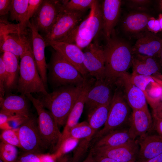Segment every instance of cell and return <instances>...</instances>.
Masks as SVG:
<instances>
[{
	"label": "cell",
	"mask_w": 162,
	"mask_h": 162,
	"mask_svg": "<svg viewBox=\"0 0 162 162\" xmlns=\"http://www.w3.org/2000/svg\"><path fill=\"white\" fill-rule=\"evenodd\" d=\"M159 21L161 31H162V14H160L158 19Z\"/></svg>",
	"instance_id": "f907efd6"
},
{
	"label": "cell",
	"mask_w": 162,
	"mask_h": 162,
	"mask_svg": "<svg viewBox=\"0 0 162 162\" xmlns=\"http://www.w3.org/2000/svg\"><path fill=\"white\" fill-rule=\"evenodd\" d=\"M0 138L1 141L21 148L18 128L3 130Z\"/></svg>",
	"instance_id": "d590c367"
},
{
	"label": "cell",
	"mask_w": 162,
	"mask_h": 162,
	"mask_svg": "<svg viewBox=\"0 0 162 162\" xmlns=\"http://www.w3.org/2000/svg\"><path fill=\"white\" fill-rule=\"evenodd\" d=\"M141 162V161H133V162Z\"/></svg>",
	"instance_id": "6f0895ef"
},
{
	"label": "cell",
	"mask_w": 162,
	"mask_h": 162,
	"mask_svg": "<svg viewBox=\"0 0 162 162\" xmlns=\"http://www.w3.org/2000/svg\"><path fill=\"white\" fill-rule=\"evenodd\" d=\"M139 146L136 140L118 146L92 148L93 154L108 157L120 162L135 161L137 159Z\"/></svg>",
	"instance_id": "4fadbf2b"
},
{
	"label": "cell",
	"mask_w": 162,
	"mask_h": 162,
	"mask_svg": "<svg viewBox=\"0 0 162 162\" xmlns=\"http://www.w3.org/2000/svg\"><path fill=\"white\" fill-rule=\"evenodd\" d=\"M147 162H162V153Z\"/></svg>",
	"instance_id": "681fc988"
},
{
	"label": "cell",
	"mask_w": 162,
	"mask_h": 162,
	"mask_svg": "<svg viewBox=\"0 0 162 162\" xmlns=\"http://www.w3.org/2000/svg\"><path fill=\"white\" fill-rule=\"evenodd\" d=\"M6 74L5 65L2 56L0 57V98L3 97L5 93V85Z\"/></svg>",
	"instance_id": "ab89813d"
},
{
	"label": "cell",
	"mask_w": 162,
	"mask_h": 162,
	"mask_svg": "<svg viewBox=\"0 0 162 162\" xmlns=\"http://www.w3.org/2000/svg\"><path fill=\"white\" fill-rule=\"evenodd\" d=\"M96 79L90 76L85 78L83 89L70 112L62 133V137L58 145L59 148L64 141L70 129L77 124L85 106L87 94Z\"/></svg>",
	"instance_id": "ac0fdd59"
},
{
	"label": "cell",
	"mask_w": 162,
	"mask_h": 162,
	"mask_svg": "<svg viewBox=\"0 0 162 162\" xmlns=\"http://www.w3.org/2000/svg\"><path fill=\"white\" fill-rule=\"evenodd\" d=\"M81 162H94L93 154L91 151L86 158Z\"/></svg>",
	"instance_id": "c3c4849f"
},
{
	"label": "cell",
	"mask_w": 162,
	"mask_h": 162,
	"mask_svg": "<svg viewBox=\"0 0 162 162\" xmlns=\"http://www.w3.org/2000/svg\"><path fill=\"white\" fill-rule=\"evenodd\" d=\"M104 51L106 76L117 79L132 66V47L124 40L112 35Z\"/></svg>",
	"instance_id": "7a4b0ae2"
},
{
	"label": "cell",
	"mask_w": 162,
	"mask_h": 162,
	"mask_svg": "<svg viewBox=\"0 0 162 162\" xmlns=\"http://www.w3.org/2000/svg\"><path fill=\"white\" fill-rule=\"evenodd\" d=\"M25 95L37 112L38 129L44 148H50L55 153L58 149L62 135L59 126L51 112L46 109L38 98L34 97L31 94Z\"/></svg>",
	"instance_id": "277c9868"
},
{
	"label": "cell",
	"mask_w": 162,
	"mask_h": 162,
	"mask_svg": "<svg viewBox=\"0 0 162 162\" xmlns=\"http://www.w3.org/2000/svg\"><path fill=\"white\" fill-rule=\"evenodd\" d=\"M70 158L69 155L64 154L57 158L55 162H70Z\"/></svg>",
	"instance_id": "bcb514c9"
},
{
	"label": "cell",
	"mask_w": 162,
	"mask_h": 162,
	"mask_svg": "<svg viewBox=\"0 0 162 162\" xmlns=\"http://www.w3.org/2000/svg\"><path fill=\"white\" fill-rule=\"evenodd\" d=\"M153 127L158 134L162 137V118L153 114Z\"/></svg>",
	"instance_id": "7bdbcfd3"
},
{
	"label": "cell",
	"mask_w": 162,
	"mask_h": 162,
	"mask_svg": "<svg viewBox=\"0 0 162 162\" xmlns=\"http://www.w3.org/2000/svg\"><path fill=\"white\" fill-rule=\"evenodd\" d=\"M43 154L23 153L15 162H41Z\"/></svg>",
	"instance_id": "f35d334b"
},
{
	"label": "cell",
	"mask_w": 162,
	"mask_h": 162,
	"mask_svg": "<svg viewBox=\"0 0 162 162\" xmlns=\"http://www.w3.org/2000/svg\"><path fill=\"white\" fill-rule=\"evenodd\" d=\"M84 82L78 86L67 85L58 87L51 93L42 94L38 98L51 112L58 126L65 125L82 91Z\"/></svg>",
	"instance_id": "6da1fadb"
},
{
	"label": "cell",
	"mask_w": 162,
	"mask_h": 162,
	"mask_svg": "<svg viewBox=\"0 0 162 162\" xmlns=\"http://www.w3.org/2000/svg\"><path fill=\"white\" fill-rule=\"evenodd\" d=\"M128 105L123 90L117 85L111 100L108 118L103 128L96 132V140L114 130L118 129L129 121L130 116Z\"/></svg>",
	"instance_id": "52a82bcc"
},
{
	"label": "cell",
	"mask_w": 162,
	"mask_h": 162,
	"mask_svg": "<svg viewBox=\"0 0 162 162\" xmlns=\"http://www.w3.org/2000/svg\"><path fill=\"white\" fill-rule=\"evenodd\" d=\"M28 32L22 30L19 23H11L6 19L0 18V37L12 34H28Z\"/></svg>",
	"instance_id": "e575fe53"
},
{
	"label": "cell",
	"mask_w": 162,
	"mask_h": 162,
	"mask_svg": "<svg viewBox=\"0 0 162 162\" xmlns=\"http://www.w3.org/2000/svg\"><path fill=\"white\" fill-rule=\"evenodd\" d=\"M153 114L156 115L158 117L162 118V111L156 113H153Z\"/></svg>",
	"instance_id": "11a10c76"
},
{
	"label": "cell",
	"mask_w": 162,
	"mask_h": 162,
	"mask_svg": "<svg viewBox=\"0 0 162 162\" xmlns=\"http://www.w3.org/2000/svg\"><path fill=\"white\" fill-rule=\"evenodd\" d=\"M95 0H63L64 9L68 10L84 12L90 9Z\"/></svg>",
	"instance_id": "836d02e7"
},
{
	"label": "cell",
	"mask_w": 162,
	"mask_h": 162,
	"mask_svg": "<svg viewBox=\"0 0 162 162\" xmlns=\"http://www.w3.org/2000/svg\"><path fill=\"white\" fill-rule=\"evenodd\" d=\"M29 117L12 114L0 110V129L4 130L12 128V127L9 123L10 122H14L16 126H20Z\"/></svg>",
	"instance_id": "1f68e13d"
},
{
	"label": "cell",
	"mask_w": 162,
	"mask_h": 162,
	"mask_svg": "<svg viewBox=\"0 0 162 162\" xmlns=\"http://www.w3.org/2000/svg\"><path fill=\"white\" fill-rule=\"evenodd\" d=\"M64 9L63 1L43 0L31 20L38 31L45 35L51 30Z\"/></svg>",
	"instance_id": "30bf717a"
},
{
	"label": "cell",
	"mask_w": 162,
	"mask_h": 162,
	"mask_svg": "<svg viewBox=\"0 0 162 162\" xmlns=\"http://www.w3.org/2000/svg\"><path fill=\"white\" fill-rule=\"evenodd\" d=\"M133 73L152 76L160 73L162 66L157 58L139 54H132Z\"/></svg>",
	"instance_id": "cb8c5ba5"
},
{
	"label": "cell",
	"mask_w": 162,
	"mask_h": 162,
	"mask_svg": "<svg viewBox=\"0 0 162 162\" xmlns=\"http://www.w3.org/2000/svg\"><path fill=\"white\" fill-rule=\"evenodd\" d=\"M116 82L122 88L127 102L133 110L148 108L144 93L132 82L128 72L118 78Z\"/></svg>",
	"instance_id": "2e32d148"
},
{
	"label": "cell",
	"mask_w": 162,
	"mask_h": 162,
	"mask_svg": "<svg viewBox=\"0 0 162 162\" xmlns=\"http://www.w3.org/2000/svg\"><path fill=\"white\" fill-rule=\"evenodd\" d=\"M27 26L31 32L33 53L37 69L46 88L47 64L46 62L45 54L46 43L44 38L40 34L32 20L31 21L28 22Z\"/></svg>",
	"instance_id": "5bb4252c"
},
{
	"label": "cell",
	"mask_w": 162,
	"mask_h": 162,
	"mask_svg": "<svg viewBox=\"0 0 162 162\" xmlns=\"http://www.w3.org/2000/svg\"><path fill=\"white\" fill-rule=\"evenodd\" d=\"M21 148L23 153H43L45 149L39 134L37 119L31 116L18 128Z\"/></svg>",
	"instance_id": "8fae6325"
},
{
	"label": "cell",
	"mask_w": 162,
	"mask_h": 162,
	"mask_svg": "<svg viewBox=\"0 0 162 162\" xmlns=\"http://www.w3.org/2000/svg\"><path fill=\"white\" fill-rule=\"evenodd\" d=\"M159 58L160 59L159 62L160 63L161 66H162V47L160 52Z\"/></svg>",
	"instance_id": "db71d44e"
},
{
	"label": "cell",
	"mask_w": 162,
	"mask_h": 162,
	"mask_svg": "<svg viewBox=\"0 0 162 162\" xmlns=\"http://www.w3.org/2000/svg\"><path fill=\"white\" fill-rule=\"evenodd\" d=\"M43 0H29V4L24 25L27 27V25L30 19H32L37 10Z\"/></svg>",
	"instance_id": "74e56055"
},
{
	"label": "cell",
	"mask_w": 162,
	"mask_h": 162,
	"mask_svg": "<svg viewBox=\"0 0 162 162\" xmlns=\"http://www.w3.org/2000/svg\"><path fill=\"white\" fill-rule=\"evenodd\" d=\"M1 56L5 65L6 74L5 90L10 91L16 88L20 70L19 58L9 52H4Z\"/></svg>",
	"instance_id": "484cf974"
},
{
	"label": "cell",
	"mask_w": 162,
	"mask_h": 162,
	"mask_svg": "<svg viewBox=\"0 0 162 162\" xmlns=\"http://www.w3.org/2000/svg\"><path fill=\"white\" fill-rule=\"evenodd\" d=\"M92 139V138H85L80 140L71 158L70 162H80L87 152Z\"/></svg>",
	"instance_id": "8d00e7d4"
},
{
	"label": "cell",
	"mask_w": 162,
	"mask_h": 162,
	"mask_svg": "<svg viewBox=\"0 0 162 162\" xmlns=\"http://www.w3.org/2000/svg\"><path fill=\"white\" fill-rule=\"evenodd\" d=\"M110 102L98 106L88 114V122L96 131L107 121Z\"/></svg>",
	"instance_id": "f546056e"
},
{
	"label": "cell",
	"mask_w": 162,
	"mask_h": 162,
	"mask_svg": "<svg viewBox=\"0 0 162 162\" xmlns=\"http://www.w3.org/2000/svg\"><path fill=\"white\" fill-rule=\"evenodd\" d=\"M96 132L88 122L83 121L78 123L70 129L64 142L71 139L92 138V139Z\"/></svg>",
	"instance_id": "4dcf8cb0"
},
{
	"label": "cell",
	"mask_w": 162,
	"mask_h": 162,
	"mask_svg": "<svg viewBox=\"0 0 162 162\" xmlns=\"http://www.w3.org/2000/svg\"><path fill=\"white\" fill-rule=\"evenodd\" d=\"M132 82L144 93L147 101L153 110L157 108L162 94V87L151 76L132 73L130 75Z\"/></svg>",
	"instance_id": "e0dca14e"
},
{
	"label": "cell",
	"mask_w": 162,
	"mask_h": 162,
	"mask_svg": "<svg viewBox=\"0 0 162 162\" xmlns=\"http://www.w3.org/2000/svg\"><path fill=\"white\" fill-rule=\"evenodd\" d=\"M121 1L105 0L101 4L102 30L107 40L110 38L119 19Z\"/></svg>",
	"instance_id": "44dd1931"
},
{
	"label": "cell",
	"mask_w": 162,
	"mask_h": 162,
	"mask_svg": "<svg viewBox=\"0 0 162 162\" xmlns=\"http://www.w3.org/2000/svg\"><path fill=\"white\" fill-rule=\"evenodd\" d=\"M83 13L64 9L50 31L45 35L46 44L60 41L68 36L82 21Z\"/></svg>",
	"instance_id": "9c48e42d"
},
{
	"label": "cell",
	"mask_w": 162,
	"mask_h": 162,
	"mask_svg": "<svg viewBox=\"0 0 162 162\" xmlns=\"http://www.w3.org/2000/svg\"><path fill=\"white\" fill-rule=\"evenodd\" d=\"M25 95H11L5 98H0L1 110L5 112L26 117L31 115Z\"/></svg>",
	"instance_id": "d4e9b609"
},
{
	"label": "cell",
	"mask_w": 162,
	"mask_h": 162,
	"mask_svg": "<svg viewBox=\"0 0 162 162\" xmlns=\"http://www.w3.org/2000/svg\"><path fill=\"white\" fill-rule=\"evenodd\" d=\"M61 54L81 73L84 78L89 74L83 63V52L76 45L63 42L52 41L46 44Z\"/></svg>",
	"instance_id": "9a60e30c"
},
{
	"label": "cell",
	"mask_w": 162,
	"mask_h": 162,
	"mask_svg": "<svg viewBox=\"0 0 162 162\" xmlns=\"http://www.w3.org/2000/svg\"><path fill=\"white\" fill-rule=\"evenodd\" d=\"M151 17L144 12L130 13L124 20L123 28L126 32L131 34L142 32L147 28V22Z\"/></svg>",
	"instance_id": "83f0119b"
},
{
	"label": "cell",
	"mask_w": 162,
	"mask_h": 162,
	"mask_svg": "<svg viewBox=\"0 0 162 162\" xmlns=\"http://www.w3.org/2000/svg\"><path fill=\"white\" fill-rule=\"evenodd\" d=\"M0 162H3L1 159H0Z\"/></svg>",
	"instance_id": "680465c9"
},
{
	"label": "cell",
	"mask_w": 162,
	"mask_h": 162,
	"mask_svg": "<svg viewBox=\"0 0 162 162\" xmlns=\"http://www.w3.org/2000/svg\"><path fill=\"white\" fill-rule=\"evenodd\" d=\"M129 122V132L133 140L148 134L153 127V119L148 108L133 110Z\"/></svg>",
	"instance_id": "ffe728a7"
},
{
	"label": "cell",
	"mask_w": 162,
	"mask_h": 162,
	"mask_svg": "<svg viewBox=\"0 0 162 162\" xmlns=\"http://www.w3.org/2000/svg\"><path fill=\"white\" fill-rule=\"evenodd\" d=\"M16 147L1 141L0 159L3 162H15L18 157Z\"/></svg>",
	"instance_id": "d6a6232c"
},
{
	"label": "cell",
	"mask_w": 162,
	"mask_h": 162,
	"mask_svg": "<svg viewBox=\"0 0 162 162\" xmlns=\"http://www.w3.org/2000/svg\"><path fill=\"white\" fill-rule=\"evenodd\" d=\"M153 79L162 87V80L153 76H151Z\"/></svg>",
	"instance_id": "816d5d0a"
},
{
	"label": "cell",
	"mask_w": 162,
	"mask_h": 162,
	"mask_svg": "<svg viewBox=\"0 0 162 162\" xmlns=\"http://www.w3.org/2000/svg\"><path fill=\"white\" fill-rule=\"evenodd\" d=\"M92 154L94 162H120L108 157Z\"/></svg>",
	"instance_id": "f6af8a7d"
},
{
	"label": "cell",
	"mask_w": 162,
	"mask_h": 162,
	"mask_svg": "<svg viewBox=\"0 0 162 162\" xmlns=\"http://www.w3.org/2000/svg\"><path fill=\"white\" fill-rule=\"evenodd\" d=\"M51 84L57 88L67 86H78L84 83L85 78L70 62L55 51L47 64Z\"/></svg>",
	"instance_id": "8992f818"
},
{
	"label": "cell",
	"mask_w": 162,
	"mask_h": 162,
	"mask_svg": "<svg viewBox=\"0 0 162 162\" xmlns=\"http://www.w3.org/2000/svg\"><path fill=\"white\" fill-rule=\"evenodd\" d=\"M159 6L160 9L162 10V0H160L159 2Z\"/></svg>",
	"instance_id": "9f6ffc18"
},
{
	"label": "cell",
	"mask_w": 162,
	"mask_h": 162,
	"mask_svg": "<svg viewBox=\"0 0 162 162\" xmlns=\"http://www.w3.org/2000/svg\"><path fill=\"white\" fill-rule=\"evenodd\" d=\"M117 80L106 76L96 79L86 97L85 106L88 114L98 106L111 101L117 87Z\"/></svg>",
	"instance_id": "ba28073f"
},
{
	"label": "cell",
	"mask_w": 162,
	"mask_h": 162,
	"mask_svg": "<svg viewBox=\"0 0 162 162\" xmlns=\"http://www.w3.org/2000/svg\"><path fill=\"white\" fill-rule=\"evenodd\" d=\"M29 4V0H12L10 11L12 21L18 22L22 31H27L24 22Z\"/></svg>",
	"instance_id": "f1b7e54d"
},
{
	"label": "cell",
	"mask_w": 162,
	"mask_h": 162,
	"mask_svg": "<svg viewBox=\"0 0 162 162\" xmlns=\"http://www.w3.org/2000/svg\"><path fill=\"white\" fill-rule=\"evenodd\" d=\"M139 146L137 160L147 162L162 153V137L147 134L136 140Z\"/></svg>",
	"instance_id": "7402d4cb"
},
{
	"label": "cell",
	"mask_w": 162,
	"mask_h": 162,
	"mask_svg": "<svg viewBox=\"0 0 162 162\" xmlns=\"http://www.w3.org/2000/svg\"><path fill=\"white\" fill-rule=\"evenodd\" d=\"M90 9L86 18L70 34L59 41L75 44L82 50L92 42L102 30L101 4L95 0Z\"/></svg>",
	"instance_id": "3957f363"
},
{
	"label": "cell",
	"mask_w": 162,
	"mask_h": 162,
	"mask_svg": "<svg viewBox=\"0 0 162 162\" xmlns=\"http://www.w3.org/2000/svg\"><path fill=\"white\" fill-rule=\"evenodd\" d=\"M162 47V39L151 32L140 36L132 47V54H139L159 58Z\"/></svg>",
	"instance_id": "603a6c76"
},
{
	"label": "cell",
	"mask_w": 162,
	"mask_h": 162,
	"mask_svg": "<svg viewBox=\"0 0 162 162\" xmlns=\"http://www.w3.org/2000/svg\"><path fill=\"white\" fill-rule=\"evenodd\" d=\"M28 34H12L0 37L1 53L10 52L19 58L27 51L32 49V39Z\"/></svg>",
	"instance_id": "d6986e66"
},
{
	"label": "cell",
	"mask_w": 162,
	"mask_h": 162,
	"mask_svg": "<svg viewBox=\"0 0 162 162\" xmlns=\"http://www.w3.org/2000/svg\"><path fill=\"white\" fill-rule=\"evenodd\" d=\"M162 111V94L159 100L158 106L156 109L153 110V113H156Z\"/></svg>",
	"instance_id": "7dc6e473"
},
{
	"label": "cell",
	"mask_w": 162,
	"mask_h": 162,
	"mask_svg": "<svg viewBox=\"0 0 162 162\" xmlns=\"http://www.w3.org/2000/svg\"><path fill=\"white\" fill-rule=\"evenodd\" d=\"M152 76L162 80V74L160 73L155 74Z\"/></svg>",
	"instance_id": "f5cc1de1"
},
{
	"label": "cell",
	"mask_w": 162,
	"mask_h": 162,
	"mask_svg": "<svg viewBox=\"0 0 162 162\" xmlns=\"http://www.w3.org/2000/svg\"><path fill=\"white\" fill-rule=\"evenodd\" d=\"M132 140L128 129L120 128L111 132L95 141L93 148L112 147L125 144Z\"/></svg>",
	"instance_id": "4316f807"
},
{
	"label": "cell",
	"mask_w": 162,
	"mask_h": 162,
	"mask_svg": "<svg viewBox=\"0 0 162 162\" xmlns=\"http://www.w3.org/2000/svg\"><path fill=\"white\" fill-rule=\"evenodd\" d=\"M19 76L16 88L21 94L48 92L38 72L32 49L25 52L20 58Z\"/></svg>",
	"instance_id": "5b68a950"
},
{
	"label": "cell",
	"mask_w": 162,
	"mask_h": 162,
	"mask_svg": "<svg viewBox=\"0 0 162 162\" xmlns=\"http://www.w3.org/2000/svg\"><path fill=\"white\" fill-rule=\"evenodd\" d=\"M84 49L83 63L88 74L97 80L104 78L106 74L104 47L95 41Z\"/></svg>",
	"instance_id": "7c38bea8"
},
{
	"label": "cell",
	"mask_w": 162,
	"mask_h": 162,
	"mask_svg": "<svg viewBox=\"0 0 162 162\" xmlns=\"http://www.w3.org/2000/svg\"><path fill=\"white\" fill-rule=\"evenodd\" d=\"M150 1L148 0H132L129 1V6L132 8L136 9L144 8L148 4Z\"/></svg>",
	"instance_id": "ee69618b"
},
{
	"label": "cell",
	"mask_w": 162,
	"mask_h": 162,
	"mask_svg": "<svg viewBox=\"0 0 162 162\" xmlns=\"http://www.w3.org/2000/svg\"><path fill=\"white\" fill-rule=\"evenodd\" d=\"M12 0H0V15L1 16L8 14L10 10Z\"/></svg>",
	"instance_id": "b9f144b4"
},
{
	"label": "cell",
	"mask_w": 162,
	"mask_h": 162,
	"mask_svg": "<svg viewBox=\"0 0 162 162\" xmlns=\"http://www.w3.org/2000/svg\"><path fill=\"white\" fill-rule=\"evenodd\" d=\"M147 28L149 31L153 33L161 31L158 20L151 16L147 22Z\"/></svg>",
	"instance_id": "60d3db41"
}]
</instances>
